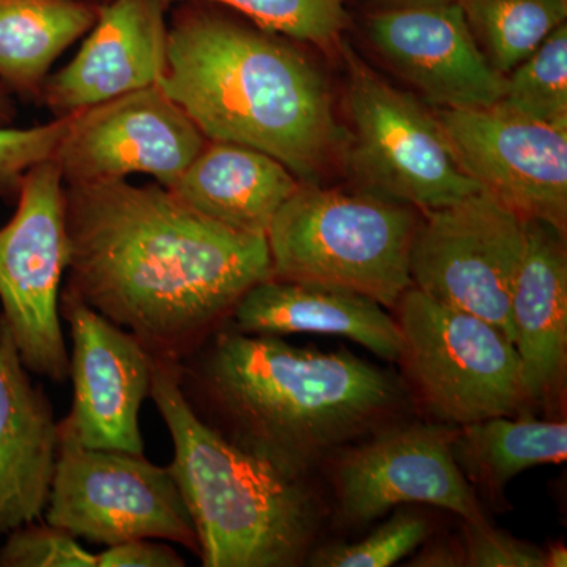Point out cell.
Segmentation results:
<instances>
[{"label": "cell", "instance_id": "obj_1", "mask_svg": "<svg viewBox=\"0 0 567 567\" xmlns=\"http://www.w3.org/2000/svg\"><path fill=\"white\" fill-rule=\"evenodd\" d=\"M66 289L182 361L271 278L267 237L238 233L159 183L65 185Z\"/></svg>", "mask_w": 567, "mask_h": 567}, {"label": "cell", "instance_id": "obj_2", "mask_svg": "<svg viewBox=\"0 0 567 567\" xmlns=\"http://www.w3.org/2000/svg\"><path fill=\"white\" fill-rule=\"evenodd\" d=\"M178 386L205 424L292 477L398 412L404 388L353 353L320 352L227 322L178 361Z\"/></svg>", "mask_w": 567, "mask_h": 567}, {"label": "cell", "instance_id": "obj_3", "mask_svg": "<svg viewBox=\"0 0 567 567\" xmlns=\"http://www.w3.org/2000/svg\"><path fill=\"white\" fill-rule=\"evenodd\" d=\"M293 40L185 7L167 22L158 84L208 141L274 156L301 183H319L342 144L322 71Z\"/></svg>", "mask_w": 567, "mask_h": 567}, {"label": "cell", "instance_id": "obj_4", "mask_svg": "<svg viewBox=\"0 0 567 567\" xmlns=\"http://www.w3.org/2000/svg\"><path fill=\"white\" fill-rule=\"evenodd\" d=\"M151 399L174 445L169 466L205 567H295L322 524L308 477H292L204 423L178 386V361L155 357Z\"/></svg>", "mask_w": 567, "mask_h": 567}, {"label": "cell", "instance_id": "obj_5", "mask_svg": "<svg viewBox=\"0 0 567 567\" xmlns=\"http://www.w3.org/2000/svg\"><path fill=\"white\" fill-rule=\"evenodd\" d=\"M416 208L380 194L300 183L268 227L271 278L338 287L395 308L413 286Z\"/></svg>", "mask_w": 567, "mask_h": 567}, {"label": "cell", "instance_id": "obj_6", "mask_svg": "<svg viewBox=\"0 0 567 567\" xmlns=\"http://www.w3.org/2000/svg\"><path fill=\"white\" fill-rule=\"evenodd\" d=\"M398 309L399 361L440 421L465 425L513 416L527 402L516 346L502 330L413 286Z\"/></svg>", "mask_w": 567, "mask_h": 567}, {"label": "cell", "instance_id": "obj_7", "mask_svg": "<svg viewBox=\"0 0 567 567\" xmlns=\"http://www.w3.org/2000/svg\"><path fill=\"white\" fill-rule=\"evenodd\" d=\"M44 522L106 547L159 539L199 557L196 528L169 466L144 454L85 447L62 432Z\"/></svg>", "mask_w": 567, "mask_h": 567}, {"label": "cell", "instance_id": "obj_8", "mask_svg": "<svg viewBox=\"0 0 567 567\" xmlns=\"http://www.w3.org/2000/svg\"><path fill=\"white\" fill-rule=\"evenodd\" d=\"M349 164L365 192L421 212L480 192L458 167L439 117L349 52Z\"/></svg>", "mask_w": 567, "mask_h": 567}, {"label": "cell", "instance_id": "obj_9", "mask_svg": "<svg viewBox=\"0 0 567 567\" xmlns=\"http://www.w3.org/2000/svg\"><path fill=\"white\" fill-rule=\"evenodd\" d=\"M69 254L65 182L51 158L24 175L17 210L0 227V317L28 371L58 383L70 374L61 324Z\"/></svg>", "mask_w": 567, "mask_h": 567}, {"label": "cell", "instance_id": "obj_10", "mask_svg": "<svg viewBox=\"0 0 567 567\" xmlns=\"http://www.w3.org/2000/svg\"><path fill=\"white\" fill-rule=\"evenodd\" d=\"M524 241L525 219L484 189L423 212L410 251L413 287L514 342L511 298Z\"/></svg>", "mask_w": 567, "mask_h": 567}, {"label": "cell", "instance_id": "obj_11", "mask_svg": "<svg viewBox=\"0 0 567 567\" xmlns=\"http://www.w3.org/2000/svg\"><path fill=\"white\" fill-rule=\"evenodd\" d=\"M207 137L155 84L71 114L54 153L65 185L148 175L171 188Z\"/></svg>", "mask_w": 567, "mask_h": 567}, {"label": "cell", "instance_id": "obj_12", "mask_svg": "<svg viewBox=\"0 0 567 567\" xmlns=\"http://www.w3.org/2000/svg\"><path fill=\"white\" fill-rule=\"evenodd\" d=\"M457 431L450 424L391 425L346 450L334 470L341 517L368 525L394 507L431 505L464 522L486 520L454 454Z\"/></svg>", "mask_w": 567, "mask_h": 567}, {"label": "cell", "instance_id": "obj_13", "mask_svg": "<svg viewBox=\"0 0 567 567\" xmlns=\"http://www.w3.org/2000/svg\"><path fill=\"white\" fill-rule=\"evenodd\" d=\"M454 158L466 175L522 219L566 233L567 125L488 107L436 114Z\"/></svg>", "mask_w": 567, "mask_h": 567}, {"label": "cell", "instance_id": "obj_14", "mask_svg": "<svg viewBox=\"0 0 567 567\" xmlns=\"http://www.w3.org/2000/svg\"><path fill=\"white\" fill-rule=\"evenodd\" d=\"M70 328L73 405L59 432L93 450L144 454L140 413L151 398L155 354L70 289L61 293Z\"/></svg>", "mask_w": 567, "mask_h": 567}, {"label": "cell", "instance_id": "obj_15", "mask_svg": "<svg viewBox=\"0 0 567 567\" xmlns=\"http://www.w3.org/2000/svg\"><path fill=\"white\" fill-rule=\"evenodd\" d=\"M374 50L429 102L442 110L494 106L506 76L496 71L457 0L390 6L368 20Z\"/></svg>", "mask_w": 567, "mask_h": 567}, {"label": "cell", "instance_id": "obj_16", "mask_svg": "<svg viewBox=\"0 0 567 567\" xmlns=\"http://www.w3.org/2000/svg\"><path fill=\"white\" fill-rule=\"evenodd\" d=\"M162 0H111L99 7L80 51L51 73L40 103L55 118L151 87L166 65L167 20Z\"/></svg>", "mask_w": 567, "mask_h": 567}, {"label": "cell", "instance_id": "obj_17", "mask_svg": "<svg viewBox=\"0 0 567 567\" xmlns=\"http://www.w3.org/2000/svg\"><path fill=\"white\" fill-rule=\"evenodd\" d=\"M59 421L0 317V536L40 520L50 499Z\"/></svg>", "mask_w": 567, "mask_h": 567}, {"label": "cell", "instance_id": "obj_18", "mask_svg": "<svg viewBox=\"0 0 567 567\" xmlns=\"http://www.w3.org/2000/svg\"><path fill=\"white\" fill-rule=\"evenodd\" d=\"M566 233L525 219L511 323L527 402L547 399L565 379L567 363Z\"/></svg>", "mask_w": 567, "mask_h": 567}, {"label": "cell", "instance_id": "obj_19", "mask_svg": "<svg viewBox=\"0 0 567 567\" xmlns=\"http://www.w3.org/2000/svg\"><path fill=\"white\" fill-rule=\"evenodd\" d=\"M229 322L246 334L341 336L386 361L402 352L398 320L382 305L320 284L265 279L238 301Z\"/></svg>", "mask_w": 567, "mask_h": 567}, {"label": "cell", "instance_id": "obj_20", "mask_svg": "<svg viewBox=\"0 0 567 567\" xmlns=\"http://www.w3.org/2000/svg\"><path fill=\"white\" fill-rule=\"evenodd\" d=\"M274 156L234 142L208 141L171 192L212 221L267 235L276 213L300 186Z\"/></svg>", "mask_w": 567, "mask_h": 567}, {"label": "cell", "instance_id": "obj_21", "mask_svg": "<svg viewBox=\"0 0 567 567\" xmlns=\"http://www.w3.org/2000/svg\"><path fill=\"white\" fill-rule=\"evenodd\" d=\"M99 7L85 0H0V84L40 103L52 65L91 31Z\"/></svg>", "mask_w": 567, "mask_h": 567}, {"label": "cell", "instance_id": "obj_22", "mask_svg": "<svg viewBox=\"0 0 567 567\" xmlns=\"http://www.w3.org/2000/svg\"><path fill=\"white\" fill-rule=\"evenodd\" d=\"M454 454L462 472L499 487L524 470L567 458V424L529 416H494L461 425Z\"/></svg>", "mask_w": 567, "mask_h": 567}, {"label": "cell", "instance_id": "obj_23", "mask_svg": "<svg viewBox=\"0 0 567 567\" xmlns=\"http://www.w3.org/2000/svg\"><path fill=\"white\" fill-rule=\"evenodd\" d=\"M481 50L506 76L565 24L567 0H457Z\"/></svg>", "mask_w": 567, "mask_h": 567}, {"label": "cell", "instance_id": "obj_24", "mask_svg": "<svg viewBox=\"0 0 567 567\" xmlns=\"http://www.w3.org/2000/svg\"><path fill=\"white\" fill-rule=\"evenodd\" d=\"M499 106L532 121L567 125V25H559L506 74Z\"/></svg>", "mask_w": 567, "mask_h": 567}, {"label": "cell", "instance_id": "obj_25", "mask_svg": "<svg viewBox=\"0 0 567 567\" xmlns=\"http://www.w3.org/2000/svg\"><path fill=\"white\" fill-rule=\"evenodd\" d=\"M164 6L183 2L219 3L244 14L265 31L293 41L330 47L346 28L344 0H162Z\"/></svg>", "mask_w": 567, "mask_h": 567}, {"label": "cell", "instance_id": "obj_26", "mask_svg": "<svg viewBox=\"0 0 567 567\" xmlns=\"http://www.w3.org/2000/svg\"><path fill=\"white\" fill-rule=\"evenodd\" d=\"M431 527L420 514L395 511L385 524L354 544H333L309 554L315 567H388L404 559L427 539Z\"/></svg>", "mask_w": 567, "mask_h": 567}, {"label": "cell", "instance_id": "obj_27", "mask_svg": "<svg viewBox=\"0 0 567 567\" xmlns=\"http://www.w3.org/2000/svg\"><path fill=\"white\" fill-rule=\"evenodd\" d=\"M0 548V567H96V555L78 537L39 520L11 529Z\"/></svg>", "mask_w": 567, "mask_h": 567}, {"label": "cell", "instance_id": "obj_28", "mask_svg": "<svg viewBox=\"0 0 567 567\" xmlns=\"http://www.w3.org/2000/svg\"><path fill=\"white\" fill-rule=\"evenodd\" d=\"M71 115L29 128L0 126V199L17 197L22 178L33 166L54 158Z\"/></svg>", "mask_w": 567, "mask_h": 567}, {"label": "cell", "instance_id": "obj_29", "mask_svg": "<svg viewBox=\"0 0 567 567\" xmlns=\"http://www.w3.org/2000/svg\"><path fill=\"white\" fill-rule=\"evenodd\" d=\"M464 566L546 567L543 548L518 540L484 522H465Z\"/></svg>", "mask_w": 567, "mask_h": 567}, {"label": "cell", "instance_id": "obj_30", "mask_svg": "<svg viewBox=\"0 0 567 567\" xmlns=\"http://www.w3.org/2000/svg\"><path fill=\"white\" fill-rule=\"evenodd\" d=\"M185 559L167 544L132 539L114 544L96 555V567H183Z\"/></svg>", "mask_w": 567, "mask_h": 567}, {"label": "cell", "instance_id": "obj_31", "mask_svg": "<svg viewBox=\"0 0 567 567\" xmlns=\"http://www.w3.org/2000/svg\"><path fill=\"white\" fill-rule=\"evenodd\" d=\"M412 566H464V558H462V550L450 547H434L427 548L412 563Z\"/></svg>", "mask_w": 567, "mask_h": 567}, {"label": "cell", "instance_id": "obj_32", "mask_svg": "<svg viewBox=\"0 0 567 567\" xmlns=\"http://www.w3.org/2000/svg\"><path fill=\"white\" fill-rule=\"evenodd\" d=\"M17 103L6 85L0 84V126H13L17 118Z\"/></svg>", "mask_w": 567, "mask_h": 567}, {"label": "cell", "instance_id": "obj_33", "mask_svg": "<svg viewBox=\"0 0 567 567\" xmlns=\"http://www.w3.org/2000/svg\"><path fill=\"white\" fill-rule=\"evenodd\" d=\"M544 561H546V567H566L567 548L563 544L551 546L547 551H544Z\"/></svg>", "mask_w": 567, "mask_h": 567}, {"label": "cell", "instance_id": "obj_34", "mask_svg": "<svg viewBox=\"0 0 567 567\" xmlns=\"http://www.w3.org/2000/svg\"><path fill=\"white\" fill-rule=\"evenodd\" d=\"M385 2L390 6H410V3L450 2V0H385Z\"/></svg>", "mask_w": 567, "mask_h": 567}]
</instances>
